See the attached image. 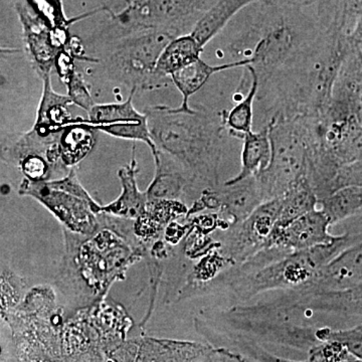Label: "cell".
I'll return each mask as SVG.
<instances>
[{
    "instance_id": "1f68e13d",
    "label": "cell",
    "mask_w": 362,
    "mask_h": 362,
    "mask_svg": "<svg viewBox=\"0 0 362 362\" xmlns=\"http://www.w3.org/2000/svg\"><path fill=\"white\" fill-rule=\"evenodd\" d=\"M345 187H362V158L340 168L332 183V194Z\"/></svg>"
},
{
    "instance_id": "4fadbf2b",
    "label": "cell",
    "mask_w": 362,
    "mask_h": 362,
    "mask_svg": "<svg viewBox=\"0 0 362 362\" xmlns=\"http://www.w3.org/2000/svg\"><path fill=\"white\" fill-rule=\"evenodd\" d=\"M272 304L287 313L318 311L362 317V282L347 289L311 294H300L288 290L272 300Z\"/></svg>"
},
{
    "instance_id": "f1b7e54d",
    "label": "cell",
    "mask_w": 362,
    "mask_h": 362,
    "mask_svg": "<svg viewBox=\"0 0 362 362\" xmlns=\"http://www.w3.org/2000/svg\"><path fill=\"white\" fill-rule=\"evenodd\" d=\"M303 362H362L344 345L337 341H323L310 349V357Z\"/></svg>"
},
{
    "instance_id": "4dcf8cb0",
    "label": "cell",
    "mask_w": 362,
    "mask_h": 362,
    "mask_svg": "<svg viewBox=\"0 0 362 362\" xmlns=\"http://www.w3.org/2000/svg\"><path fill=\"white\" fill-rule=\"evenodd\" d=\"M62 81L66 86L68 96L71 98L73 104L77 105L87 113L97 104L95 103L89 86L86 83L83 76L78 73V69L66 75Z\"/></svg>"
},
{
    "instance_id": "cb8c5ba5",
    "label": "cell",
    "mask_w": 362,
    "mask_h": 362,
    "mask_svg": "<svg viewBox=\"0 0 362 362\" xmlns=\"http://www.w3.org/2000/svg\"><path fill=\"white\" fill-rule=\"evenodd\" d=\"M97 142V131L84 124L71 121L59 134V146L62 161L74 168L89 156Z\"/></svg>"
},
{
    "instance_id": "e0dca14e",
    "label": "cell",
    "mask_w": 362,
    "mask_h": 362,
    "mask_svg": "<svg viewBox=\"0 0 362 362\" xmlns=\"http://www.w3.org/2000/svg\"><path fill=\"white\" fill-rule=\"evenodd\" d=\"M189 207L177 199H148L141 216L134 221L136 237L141 240L145 249L163 238L166 228L171 223L187 216Z\"/></svg>"
},
{
    "instance_id": "3957f363",
    "label": "cell",
    "mask_w": 362,
    "mask_h": 362,
    "mask_svg": "<svg viewBox=\"0 0 362 362\" xmlns=\"http://www.w3.org/2000/svg\"><path fill=\"white\" fill-rule=\"evenodd\" d=\"M144 113L157 152L175 161L199 194L220 187L221 157L228 135L223 111H185L159 105Z\"/></svg>"
},
{
    "instance_id": "83f0119b",
    "label": "cell",
    "mask_w": 362,
    "mask_h": 362,
    "mask_svg": "<svg viewBox=\"0 0 362 362\" xmlns=\"http://www.w3.org/2000/svg\"><path fill=\"white\" fill-rule=\"evenodd\" d=\"M25 282L6 267L1 270V310L9 313L20 306L25 299Z\"/></svg>"
},
{
    "instance_id": "ffe728a7",
    "label": "cell",
    "mask_w": 362,
    "mask_h": 362,
    "mask_svg": "<svg viewBox=\"0 0 362 362\" xmlns=\"http://www.w3.org/2000/svg\"><path fill=\"white\" fill-rule=\"evenodd\" d=\"M42 98L33 128L45 135L61 132L73 120L69 106L73 104L68 95L52 89L51 76L42 78Z\"/></svg>"
},
{
    "instance_id": "7c38bea8",
    "label": "cell",
    "mask_w": 362,
    "mask_h": 362,
    "mask_svg": "<svg viewBox=\"0 0 362 362\" xmlns=\"http://www.w3.org/2000/svg\"><path fill=\"white\" fill-rule=\"evenodd\" d=\"M265 202L256 176H251L238 182H225L220 187L206 188L189 207L187 216L214 211L225 218L230 226L246 220Z\"/></svg>"
},
{
    "instance_id": "277c9868",
    "label": "cell",
    "mask_w": 362,
    "mask_h": 362,
    "mask_svg": "<svg viewBox=\"0 0 362 362\" xmlns=\"http://www.w3.org/2000/svg\"><path fill=\"white\" fill-rule=\"evenodd\" d=\"M246 23L228 44L233 61L251 59L259 81L295 61L323 30L302 7L256 2Z\"/></svg>"
},
{
    "instance_id": "4316f807",
    "label": "cell",
    "mask_w": 362,
    "mask_h": 362,
    "mask_svg": "<svg viewBox=\"0 0 362 362\" xmlns=\"http://www.w3.org/2000/svg\"><path fill=\"white\" fill-rule=\"evenodd\" d=\"M318 207L327 216L331 226L361 216L362 214V187L339 188L333 194L326 197L322 201L319 202Z\"/></svg>"
},
{
    "instance_id": "ba28073f",
    "label": "cell",
    "mask_w": 362,
    "mask_h": 362,
    "mask_svg": "<svg viewBox=\"0 0 362 362\" xmlns=\"http://www.w3.org/2000/svg\"><path fill=\"white\" fill-rule=\"evenodd\" d=\"M18 192L37 199L71 233L90 235L101 225L102 206L81 185L75 168L59 180L32 182L23 178Z\"/></svg>"
},
{
    "instance_id": "5b68a950",
    "label": "cell",
    "mask_w": 362,
    "mask_h": 362,
    "mask_svg": "<svg viewBox=\"0 0 362 362\" xmlns=\"http://www.w3.org/2000/svg\"><path fill=\"white\" fill-rule=\"evenodd\" d=\"M362 240L361 235L345 233L329 245L293 252L252 272H240L235 267L228 269L204 288V294L216 288H228L239 301H247L272 290L298 289L309 284L319 271L340 252Z\"/></svg>"
},
{
    "instance_id": "9c48e42d",
    "label": "cell",
    "mask_w": 362,
    "mask_h": 362,
    "mask_svg": "<svg viewBox=\"0 0 362 362\" xmlns=\"http://www.w3.org/2000/svg\"><path fill=\"white\" fill-rule=\"evenodd\" d=\"M272 156L265 170L256 176L265 202L282 197L306 170V126L303 117L272 119L266 124Z\"/></svg>"
},
{
    "instance_id": "484cf974",
    "label": "cell",
    "mask_w": 362,
    "mask_h": 362,
    "mask_svg": "<svg viewBox=\"0 0 362 362\" xmlns=\"http://www.w3.org/2000/svg\"><path fill=\"white\" fill-rule=\"evenodd\" d=\"M250 78L249 89L246 95L239 100L230 111H223V121L230 137L243 140L244 136L252 131L254 123V105L258 96L259 82L258 75L250 66H245Z\"/></svg>"
},
{
    "instance_id": "7402d4cb",
    "label": "cell",
    "mask_w": 362,
    "mask_h": 362,
    "mask_svg": "<svg viewBox=\"0 0 362 362\" xmlns=\"http://www.w3.org/2000/svg\"><path fill=\"white\" fill-rule=\"evenodd\" d=\"M272 146L268 125L264 126L259 132H250L243 138L242 166L240 173L226 181L238 182L251 176H257L265 170L270 163Z\"/></svg>"
},
{
    "instance_id": "52a82bcc",
    "label": "cell",
    "mask_w": 362,
    "mask_h": 362,
    "mask_svg": "<svg viewBox=\"0 0 362 362\" xmlns=\"http://www.w3.org/2000/svg\"><path fill=\"white\" fill-rule=\"evenodd\" d=\"M218 0H138L123 13L110 18L85 40L90 47L130 33L158 30L178 37L194 26Z\"/></svg>"
},
{
    "instance_id": "836d02e7",
    "label": "cell",
    "mask_w": 362,
    "mask_h": 362,
    "mask_svg": "<svg viewBox=\"0 0 362 362\" xmlns=\"http://www.w3.org/2000/svg\"><path fill=\"white\" fill-rule=\"evenodd\" d=\"M354 117H356L357 122L362 127V96L356 105V110H354Z\"/></svg>"
},
{
    "instance_id": "d6a6232c",
    "label": "cell",
    "mask_w": 362,
    "mask_h": 362,
    "mask_svg": "<svg viewBox=\"0 0 362 362\" xmlns=\"http://www.w3.org/2000/svg\"><path fill=\"white\" fill-rule=\"evenodd\" d=\"M138 0H99V4L94 11L90 13L83 14V18H86L92 14L105 13L108 14L109 18H113L117 14L123 13L124 11L135 4Z\"/></svg>"
},
{
    "instance_id": "8fae6325",
    "label": "cell",
    "mask_w": 362,
    "mask_h": 362,
    "mask_svg": "<svg viewBox=\"0 0 362 362\" xmlns=\"http://www.w3.org/2000/svg\"><path fill=\"white\" fill-rule=\"evenodd\" d=\"M281 206L282 197L264 202L246 220L223 230L218 240L221 254L239 266L265 249L280 216Z\"/></svg>"
},
{
    "instance_id": "603a6c76",
    "label": "cell",
    "mask_w": 362,
    "mask_h": 362,
    "mask_svg": "<svg viewBox=\"0 0 362 362\" xmlns=\"http://www.w3.org/2000/svg\"><path fill=\"white\" fill-rule=\"evenodd\" d=\"M204 49L190 33L175 37L164 47L159 57L156 65L157 75L168 82L176 71L201 59Z\"/></svg>"
},
{
    "instance_id": "5bb4252c",
    "label": "cell",
    "mask_w": 362,
    "mask_h": 362,
    "mask_svg": "<svg viewBox=\"0 0 362 362\" xmlns=\"http://www.w3.org/2000/svg\"><path fill=\"white\" fill-rule=\"evenodd\" d=\"M330 221L320 209L304 214L285 226H275L265 249L279 247L289 252L304 251L329 245L339 239V235L329 233Z\"/></svg>"
},
{
    "instance_id": "30bf717a",
    "label": "cell",
    "mask_w": 362,
    "mask_h": 362,
    "mask_svg": "<svg viewBox=\"0 0 362 362\" xmlns=\"http://www.w3.org/2000/svg\"><path fill=\"white\" fill-rule=\"evenodd\" d=\"M14 8L28 59L40 78L51 76L59 52L71 45L73 37H70L69 26L73 20H66L63 6L49 16V0L47 9L40 7L37 0L18 1Z\"/></svg>"
},
{
    "instance_id": "9a60e30c",
    "label": "cell",
    "mask_w": 362,
    "mask_h": 362,
    "mask_svg": "<svg viewBox=\"0 0 362 362\" xmlns=\"http://www.w3.org/2000/svg\"><path fill=\"white\" fill-rule=\"evenodd\" d=\"M361 96L362 52L352 42L338 69L330 104L324 113L332 120L354 116V110Z\"/></svg>"
},
{
    "instance_id": "7a4b0ae2",
    "label": "cell",
    "mask_w": 362,
    "mask_h": 362,
    "mask_svg": "<svg viewBox=\"0 0 362 362\" xmlns=\"http://www.w3.org/2000/svg\"><path fill=\"white\" fill-rule=\"evenodd\" d=\"M349 37L323 32L291 64L259 81L258 103L272 119L318 115L330 104L338 69L351 47Z\"/></svg>"
},
{
    "instance_id": "ac0fdd59",
    "label": "cell",
    "mask_w": 362,
    "mask_h": 362,
    "mask_svg": "<svg viewBox=\"0 0 362 362\" xmlns=\"http://www.w3.org/2000/svg\"><path fill=\"white\" fill-rule=\"evenodd\" d=\"M136 145L133 146L132 156L128 165L119 169L118 176L122 185V192L118 199L111 204L101 207V213L110 214L117 218L135 221L141 216L148 202L146 192L138 189L136 175H137V161H136Z\"/></svg>"
},
{
    "instance_id": "44dd1931",
    "label": "cell",
    "mask_w": 362,
    "mask_h": 362,
    "mask_svg": "<svg viewBox=\"0 0 362 362\" xmlns=\"http://www.w3.org/2000/svg\"><path fill=\"white\" fill-rule=\"evenodd\" d=\"M256 2H270V0H218L202 16L190 35L204 49L240 11Z\"/></svg>"
},
{
    "instance_id": "d4e9b609",
    "label": "cell",
    "mask_w": 362,
    "mask_h": 362,
    "mask_svg": "<svg viewBox=\"0 0 362 362\" xmlns=\"http://www.w3.org/2000/svg\"><path fill=\"white\" fill-rule=\"evenodd\" d=\"M318 197L305 170L304 175L283 195L280 216L276 226L289 225L304 214L318 209Z\"/></svg>"
},
{
    "instance_id": "8992f818",
    "label": "cell",
    "mask_w": 362,
    "mask_h": 362,
    "mask_svg": "<svg viewBox=\"0 0 362 362\" xmlns=\"http://www.w3.org/2000/svg\"><path fill=\"white\" fill-rule=\"evenodd\" d=\"M175 37L158 30L130 33L90 49V63L99 77L109 83L133 89L151 90L166 87L168 82L156 73L164 47Z\"/></svg>"
},
{
    "instance_id": "d6986e66",
    "label": "cell",
    "mask_w": 362,
    "mask_h": 362,
    "mask_svg": "<svg viewBox=\"0 0 362 362\" xmlns=\"http://www.w3.org/2000/svg\"><path fill=\"white\" fill-rule=\"evenodd\" d=\"M249 65H251L250 59L230 62L223 65L211 66L201 58L176 71L171 76L170 80L182 96L180 108L185 111L192 110V108L189 106L190 98L197 94L214 74L233 70V69L245 68Z\"/></svg>"
},
{
    "instance_id": "f546056e",
    "label": "cell",
    "mask_w": 362,
    "mask_h": 362,
    "mask_svg": "<svg viewBox=\"0 0 362 362\" xmlns=\"http://www.w3.org/2000/svg\"><path fill=\"white\" fill-rule=\"evenodd\" d=\"M317 338L323 341H337L344 345L354 356L362 359V324L346 330H317Z\"/></svg>"
},
{
    "instance_id": "2e32d148",
    "label": "cell",
    "mask_w": 362,
    "mask_h": 362,
    "mask_svg": "<svg viewBox=\"0 0 362 362\" xmlns=\"http://www.w3.org/2000/svg\"><path fill=\"white\" fill-rule=\"evenodd\" d=\"M362 282V240L340 252L309 284L294 289L300 294L347 289Z\"/></svg>"
},
{
    "instance_id": "6da1fadb",
    "label": "cell",
    "mask_w": 362,
    "mask_h": 362,
    "mask_svg": "<svg viewBox=\"0 0 362 362\" xmlns=\"http://www.w3.org/2000/svg\"><path fill=\"white\" fill-rule=\"evenodd\" d=\"M100 221L97 232L90 235L62 228L66 254L56 285L70 313L103 301L112 284L124 280L131 265L146 258V249L134 233V221L101 213Z\"/></svg>"
}]
</instances>
